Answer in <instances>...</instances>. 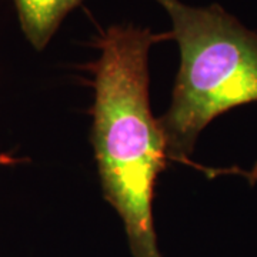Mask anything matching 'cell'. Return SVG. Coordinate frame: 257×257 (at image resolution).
I'll return each instance as SVG.
<instances>
[{"mask_svg":"<svg viewBox=\"0 0 257 257\" xmlns=\"http://www.w3.org/2000/svg\"><path fill=\"white\" fill-rule=\"evenodd\" d=\"M197 167L199 170H202L203 173L209 176V177H213V176L217 175H239L246 177L248 182L251 184L257 183V165L250 170V172H246V170H241L239 167H230V169H209V167H203V166H194Z\"/></svg>","mask_w":257,"mask_h":257,"instance_id":"obj_4","label":"cell"},{"mask_svg":"<svg viewBox=\"0 0 257 257\" xmlns=\"http://www.w3.org/2000/svg\"><path fill=\"white\" fill-rule=\"evenodd\" d=\"M170 32L111 25L96 37L92 142L103 196L123 221L133 257H163L153 221L157 177L167 165L163 132L150 109L149 53Z\"/></svg>","mask_w":257,"mask_h":257,"instance_id":"obj_1","label":"cell"},{"mask_svg":"<svg viewBox=\"0 0 257 257\" xmlns=\"http://www.w3.org/2000/svg\"><path fill=\"white\" fill-rule=\"evenodd\" d=\"M172 22L180 52L169 109L159 119L172 162L190 165L199 135L211 120L257 101V33L219 5L155 0Z\"/></svg>","mask_w":257,"mask_h":257,"instance_id":"obj_2","label":"cell"},{"mask_svg":"<svg viewBox=\"0 0 257 257\" xmlns=\"http://www.w3.org/2000/svg\"><path fill=\"white\" fill-rule=\"evenodd\" d=\"M20 162L19 159H13L9 155H3V153H0V166H6V165H15V163H18Z\"/></svg>","mask_w":257,"mask_h":257,"instance_id":"obj_5","label":"cell"},{"mask_svg":"<svg viewBox=\"0 0 257 257\" xmlns=\"http://www.w3.org/2000/svg\"><path fill=\"white\" fill-rule=\"evenodd\" d=\"M20 29L36 50H45L66 16L83 0H13Z\"/></svg>","mask_w":257,"mask_h":257,"instance_id":"obj_3","label":"cell"}]
</instances>
